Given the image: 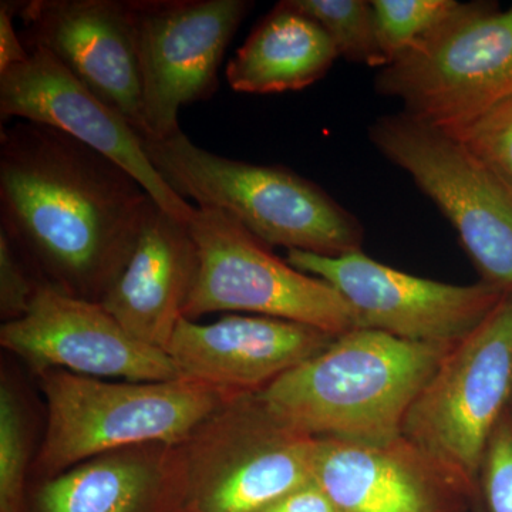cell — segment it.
<instances>
[{
  "label": "cell",
  "mask_w": 512,
  "mask_h": 512,
  "mask_svg": "<svg viewBox=\"0 0 512 512\" xmlns=\"http://www.w3.org/2000/svg\"><path fill=\"white\" fill-rule=\"evenodd\" d=\"M188 225L197 242L200 271L185 319L244 312L292 320L335 336L359 328L336 289L279 259L227 212L195 207Z\"/></svg>",
  "instance_id": "8"
},
{
  "label": "cell",
  "mask_w": 512,
  "mask_h": 512,
  "mask_svg": "<svg viewBox=\"0 0 512 512\" xmlns=\"http://www.w3.org/2000/svg\"><path fill=\"white\" fill-rule=\"evenodd\" d=\"M198 271L190 225L153 202L136 247L101 306L134 338L164 350L184 318Z\"/></svg>",
  "instance_id": "16"
},
{
  "label": "cell",
  "mask_w": 512,
  "mask_h": 512,
  "mask_svg": "<svg viewBox=\"0 0 512 512\" xmlns=\"http://www.w3.org/2000/svg\"><path fill=\"white\" fill-rule=\"evenodd\" d=\"M387 64L416 45L457 8L454 0H373Z\"/></svg>",
  "instance_id": "23"
},
{
  "label": "cell",
  "mask_w": 512,
  "mask_h": 512,
  "mask_svg": "<svg viewBox=\"0 0 512 512\" xmlns=\"http://www.w3.org/2000/svg\"><path fill=\"white\" fill-rule=\"evenodd\" d=\"M261 512H338L325 491L315 480L301 485L279 498Z\"/></svg>",
  "instance_id": "27"
},
{
  "label": "cell",
  "mask_w": 512,
  "mask_h": 512,
  "mask_svg": "<svg viewBox=\"0 0 512 512\" xmlns=\"http://www.w3.org/2000/svg\"><path fill=\"white\" fill-rule=\"evenodd\" d=\"M338 338L325 330L258 315L210 323L181 319L164 352L181 379L231 394L259 393Z\"/></svg>",
  "instance_id": "15"
},
{
  "label": "cell",
  "mask_w": 512,
  "mask_h": 512,
  "mask_svg": "<svg viewBox=\"0 0 512 512\" xmlns=\"http://www.w3.org/2000/svg\"><path fill=\"white\" fill-rule=\"evenodd\" d=\"M141 138L148 160L175 194L227 212L268 247L323 256L360 251V222L288 168L217 156L181 128L165 138Z\"/></svg>",
  "instance_id": "3"
},
{
  "label": "cell",
  "mask_w": 512,
  "mask_h": 512,
  "mask_svg": "<svg viewBox=\"0 0 512 512\" xmlns=\"http://www.w3.org/2000/svg\"><path fill=\"white\" fill-rule=\"evenodd\" d=\"M296 9L318 22L338 56L370 67H386L377 35L372 2L365 0H291Z\"/></svg>",
  "instance_id": "20"
},
{
  "label": "cell",
  "mask_w": 512,
  "mask_h": 512,
  "mask_svg": "<svg viewBox=\"0 0 512 512\" xmlns=\"http://www.w3.org/2000/svg\"><path fill=\"white\" fill-rule=\"evenodd\" d=\"M3 348L37 376L49 370L127 382L181 379L164 350L134 338L101 303L42 285L28 313L0 328Z\"/></svg>",
  "instance_id": "12"
},
{
  "label": "cell",
  "mask_w": 512,
  "mask_h": 512,
  "mask_svg": "<svg viewBox=\"0 0 512 512\" xmlns=\"http://www.w3.org/2000/svg\"><path fill=\"white\" fill-rule=\"evenodd\" d=\"M285 261L336 289L355 313L359 328L429 345H457L505 293L483 281L461 286L419 278L362 251L339 256L288 251Z\"/></svg>",
  "instance_id": "10"
},
{
  "label": "cell",
  "mask_w": 512,
  "mask_h": 512,
  "mask_svg": "<svg viewBox=\"0 0 512 512\" xmlns=\"http://www.w3.org/2000/svg\"><path fill=\"white\" fill-rule=\"evenodd\" d=\"M481 478L491 512H512V419L508 412L488 443Z\"/></svg>",
  "instance_id": "25"
},
{
  "label": "cell",
  "mask_w": 512,
  "mask_h": 512,
  "mask_svg": "<svg viewBox=\"0 0 512 512\" xmlns=\"http://www.w3.org/2000/svg\"><path fill=\"white\" fill-rule=\"evenodd\" d=\"M28 419L15 387L0 384V512H25L30 470Z\"/></svg>",
  "instance_id": "21"
},
{
  "label": "cell",
  "mask_w": 512,
  "mask_h": 512,
  "mask_svg": "<svg viewBox=\"0 0 512 512\" xmlns=\"http://www.w3.org/2000/svg\"><path fill=\"white\" fill-rule=\"evenodd\" d=\"M377 93L414 119L456 130L512 93V5L458 3L429 35L377 74Z\"/></svg>",
  "instance_id": "7"
},
{
  "label": "cell",
  "mask_w": 512,
  "mask_h": 512,
  "mask_svg": "<svg viewBox=\"0 0 512 512\" xmlns=\"http://www.w3.org/2000/svg\"><path fill=\"white\" fill-rule=\"evenodd\" d=\"M512 396V292L448 350L403 421L402 437L458 491H473Z\"/></svg>",
  "instance_id": "6"
},
{
  "label": "cell",
  "mask_w": 512,
  "mask_h": 512,
  "mask_svg": "<svg viewBox=\"0 0 512 512\" xmlns=\"http://www.w3.org/2000/svg\"><path fill=\"white\" fill-rule=\"evenodd\" d=\"M451 348L357 328L258 394L276 419L313 439L383 446L402 437L410 406Z\"/></svg>",
  "instance_id": "2"
},
{
  "label": "cell",
  "mask_w": 512,
  "mask_h": 512,
  "mask_svg": "<svg viewBox=\"0 0 512 512\" xmlns=\"http://www.w3.org/2000/svg\"><path fill=\"white\" fill-rule=\"evenodd\" d=\"M0 119L43 124L86 144L133 175L164 211L190 222L194 205L157 173L136 128L45 50L0 73Z\"/></svg>",
  "instance_id": "13"
},
{
  "label": "cell",
  "mask_w": 512,
  "mask_h": 512,
  "mask_svg": "<svg viewBox=\"0 0 512 512\" xmlns=\"http://www.w3.org/2000/svg\"><path fill=\"white\" fill-rule=\"evenodd\" d=\"M446 133L463 144L512 200V93Z\"/></svg>",
  "instance_id": "22"
},
{
  "label": "cell",
  "mask_w": 512,
  "mask_h": 512,
  "mask_svg": "<svg viewBox=\"0 0 512 512\" xmlns=\"http://www.w3.org/2000/svg\"><path fill=\"white\" fill-rule=\"evenodd\" d=\"M46 430L33 471L55 477L89 458L144 444H174L235 394L207 384L127 382L49 370L39 375Z\"/></svg>",
  "instance_id": "4"
},
{
  "label": "cell",
  "mask_w": 512,
  "mask_h": 512,
  "mask_svg": "<svg viewBox=\"0 0 512 512\" xmlns=\"http://www.w3.org/2000/svg\"><path fill=\"white\" fill-rule=\"evenodd\" d=\"M507 412H508V414H510L511 419H512V396H511L510 406H508V410H507Z\"/></svg>",
  "instance_id": "28"
},
{
  "label": "cell",
  "mask_w": 512,
  "mask_h": 512,
  "mask_svg": "<svg viewBox=\"0 0 512 512\" xmlns=\"http://www.w3.org/2000/svg\"><path fill=\"white\" fill-rule=\"evenodd\" d=\"M252 6L248 0H133L141 136H171L180 130L181 107L212 97L227 47Z\"/></svg>",
  "instance_id": "11"
},
{
  "label": "cell",
  "mask_w": 512,
  "mask_h": 512,
  "mask_svg": "<svg viewBox=\"0 0 512 512\" xmlns=\"http://www.w3.org/2000/svg\"><path fill=\"white\" fill-rule=\"evenodd\" d=\"M29 52L45 50L90 92L144 133L133 0L20 2Z\"/></svg>",
  "instance_id": "14"
},
{
  "label": "cell",
  "mask_w": 512,
  "mask_h": 512,
  "mask_svg": "<svg viewBox=\"0 0 512 512\" xmlns=\"http://www.w3.org/2000/svg\"><path fill=\"white\" fill-rule=\"evenodd\" d=\"M315 446L258 393L235 394L171 446L181 512H261L312 480Z\"/></svg>",
  "instance_id": "5"
},
{
  "label": "cell",
  "mask_w": 512,
  "mask_h": 512,
  "mask_svg": "<svg viewBox=\"0 0 512 512\" xmlns=\"http://www.w3.org/2000/svg\"><path fill=\"white\" fill-rule=\"evenodd\" d=\"M336 57L322 26L284 0L252 30L225 76L239 93L295 92L325 77Z\"/></svg>",
  "instance_id": "19"
},
{
  "label": "cell",
  "mask_w": 512,
  "mask_h": 512,
  "mask_svg": "<svg viewBox=\"0 0 512 512\" xmlns=\"http://www.w3.org/2000/svg\"><path fill=\"white\" fill-rule=\"evenodd\" d=\"M19 8L20 2H0V73L16 64L25 63L30 56L13 22L15 16H18Z\"/></svg>",
  "instance_id": "26"
},
{
  "label": "cell",
  "mask_w": 512,
  "mask_h": 512,
  "mask_svg": "<svg viewBox=\"0 0 512 512\" xmlns=\"http://www.w3.org/2000/svg\"><path fill=\"white\" fill-rule=\"evenodd\" d=\"M42 285L8 235L0 229V316L5 323L28 313Z\"/></svg>",
  "instance_id": "24"
},
{
  "label": "cell",
  "mask_w": 512,
  "mask_h": 512,
  "mask_svg": "<svg viewBox=\"0 0 512 512\" xmlns=\"http://www.w3.org/2000/svg\"><path fill=\"white\" fill-rule=\"evenodd\" d=\"M312 476L338 512H441L444 491H458L403 437L316 439Z\"/></svg>",
  "instance_id": "17"
},
{
  "label": "cell",
  "mask_w": 512,
  "mask_h": 512,
  "mask_svg": "<svg viewBox=\"0 0 512 512\" xmlns=\"http://www.w3.org/2000/svg\"><path fill=\"white\" fill-rule=\"evenodd\" d=\"M369 134L453 224L483 282L512 292V200L483 165L446 131L406 113L376 120Z\"/></svg>",
  "instance_id": "9"
},
{
  "label": "cell",
  "mask_w": 512,
  "mask_h": 512,
  "mask_svg": "<svg viewBox=\"0 0 512 512\" xmlns=\"http://www.w3.org/2000/svg\"><path fill=\"white\" fill-rule=\"evenodd\" d=\"M153 202L119 164L56 128H2L0 229L43 285L100 303Z\"/></svg>",
  "instance_id": "1"
},
{
  "label": "cell",
  "mask_w": 512,
  "mask_h": 512,
  "mask_svg": "<svg viewBox=\"0 0 512 512\" xmlns=\"http://www.w3.org/2000/svg\"><path fill=\"white\" fill-rule=\"evenodd\" d=\"M25 512H181L171 446L120 448L39 480Z\"/></svg>",
  "instance_id": "18"
}]
</instances>
